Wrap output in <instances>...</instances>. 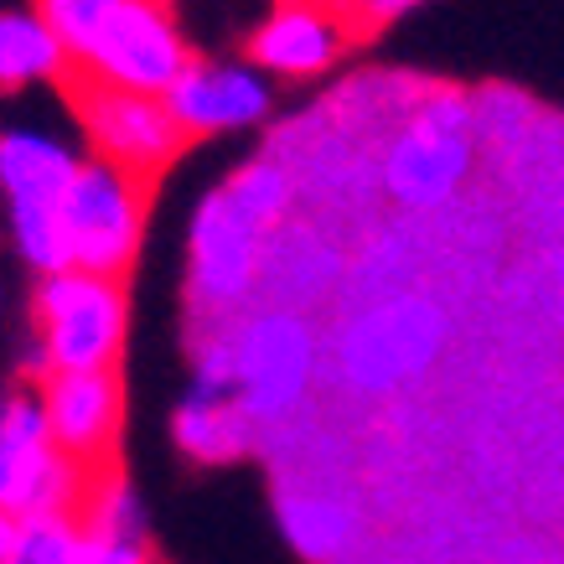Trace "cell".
Here are the masks:
<instances>
[{
	"label": "cell",
	"instance_id": "1",
	"mask_svg": "<svg viewBox=\"0 0 564 564\" xmlns=\"http://www.w3.org/2000/svg\"><path fill=\"white\" fill-rule=\"evenodd\" d=\"M378 187L404 213H435L477 166V135H471V94L456 84H425L410 120L383 140Z\"/></svg>",
	"mask_w": 564,
	"mask_h": 564
},
{
	"label": "cell",
	"instance_id": "2",
	"mask_svg": "<svg viewBox=\"0 0 564 564\" xmlns=\"http://www.w3.org/2000/svg\"><path fill=\"white\" fill-rule=\"evenodd\" d=\"M52 78H57V88L78 109V120H84L99 161L120 166L124 176H135L145 187H155L161 172L187 145V130L172 120V109L155 99V94H130V88L104 84L84 63H73L68 52H63V63H57Z\"/></svg>",
	"mask_w": 564,
	"mask_h": 564
},
{
	"label": "cell",
	"instance_id": "3",
	"mask_svg": "<svg viewBox=\"0 0 564 564\" xmlns=\"http://www.w3.org/2000/svg\"><path fill=\"white\" fill-rule=\"evenodd\" d=\"M445 337H451V316L435 295L425 291H399L383 295L373 306H362L343 326L337 362L343 378L362 393H389L410 383L441 358Z\"/></svg>",
	"mask_w": 564,
	"mask_h": 564
},
{
	"label": "cell",
	"instance_id": "4",
	"mask_svg": "<svg viewBox=\"0 0 564 564\" xmlns=\"http://www.w3.org/2000/svg\"><path fill=\"white\" fill-rule=\"evenodd\" d=\"M145 182L124 176L109 161H88L78 166L57 203V223H63V243H68V270H88L104 280H124V270L135 264L140 249V223L151 207Z\"/></svg>",
	"mask_w": 564,
	"mask_h": 564
},
{
	"label": "cell",
	"instance_id": "5",
	"mask_svg": "<svg viewBox=\"0 0 564 564\" xmlns=\"http://www.w3.org/2000/svg\"><path fill=\"white\" fill-rule=\"evenodd\" d=\"M68 57L84 63L104 84L130 88V94H155V99L192 68L187 42L176 36L172 0H115L109 17Z\"/></svg>",
	"mask_w": 564,
	"mask_h": 564
},
{
	"label": "cell",
	"instance_id": "6",
	"mask_svg": "<svg viewBox=\"0 0 564 564\" xmlns=\"http://www.w3.org/2000/svg\"><path fill=\"white\" fill-rule=\"evenodd\" d=\"M316 368V337L301 311L270 306L234 332V389L249 420H280L301 404Z\"/></svg>",
	"mask_w": 564,
	"mask_h": 564
},
{
	"label": "cell",
	"instance_id": "7",
	"mask_svg": "<svg viewBox=\"0 0 564 564\" xmlns=\"http://www.w3.org/2000/svg\"><path fill=\"white\" fill-rule=\"evenodd\" d=\"M47 322V362L57 373L115 368L124 337V291L120 280L88 270H57L36 295Z\"/></svg>",
	"mask_w": 564,
	"mask_h": 564
},
{
	"label": "cell",
	"instance_id": "8",
	"mask_svg": "<svg viewBox=\"0 0 564 564\" xmlns=\"http://www.w3.org/2000/svg\"><path fill=\"white\" fill-rule=\"evenodd\" d=\"M259 249H264V228L243 218L228 203V192H213L192 223V311L197 316L239 311L254 295Z\"/></svg>",
	"mask_w": 564,
	"mask_h": 564
},
{
	"label": "cell",
	"instance_id": "9",
	"mask_svg": "<svg viewBox=\"0 0 564 564\" xmlns=\"http://www.w3.org/2000/svg\"><path fill=\"white\" fill-rule=\"evenodd\" d=\"M73 492V462L57 456L47 435V414L32 399L6 410L0 425V513H63Z\"/></svg>",
	"mask_w": 564,
	"mask_h": 564
},
{
	"label": "cell",
	"instance_id": "10",
	"mask_svg": "<svg viewBox=\"0 0 564 564\" xmlns=\"http://www.w3.org/2000/svg\"><path fill=\"white\" fill-rule=\"evenodd\" d=\"M337 280H343V249L316 223L285 218L264 234L254 291L274 295V306H316L322 295L337 291Z\"/></svg>",
	"mask_w": 564,
	"mask_h": 564
},
{
	"label": "cell",
	"instance_id": "11",
	"mask_svg": "<svg viewBox=\"0 0 564 564\" xmlns=\"http://www.w3.org/2000/svg\"><path fill=\"white\" fill-rule=\"evenodd\" d=\"M347 42H358V36L332 6H322V0H280V11L249 42V57L270 73L306 78V73L332 68Z\"/></svg>",
	"mask_w": 564,
	"mask_h": 564
},
{
	"label": "cell",
	"instance_id": "12",
	"mask_svg": "<svg viewBox=\"0 0 564 564\" xmlns=\"http://www.w3.org/2000/svg\"><path fill=\"white\" fill-rule=\"evenodd\" d=\"M47 435L57 456L73 466L94 462L109 451L115 425H120V378L115 368H94V373H57L47 389Z\"/></svg>",
	"mask_w": 564,
	"mask_h": 564
},
{
	"label": "cell",
	"instance_id": "13",
	"mask_svg": "<svg viewBox=\"0 0 564 564\" xmlns=\"http://www.w3.org/2000/svg\"><path fill=\"white\" fill-rule=\"evenodd\" d=\"M161 104L187 130V140H197V135H213V130H234V124L259 120L270 109V88L243 68H203V63H192L161 94Z\"/></svg>",
	"mask_w": 564,
	"mask_h": 564
},
{
	"label": "cell",
	"instance_id": "14",
	"mask_svg": "<svg viewBox=\"0 0 564 564\" xmlns=\"http://www.w3.org/2000/svg\"><path fill=\"white\" fill-rule=\"evenodd\" d=\"M78 161L63 145L42 135H0V182L11 192V207H47L57 213Z\"/></svg>",
	"mask_w": 564,
	"mask_h": 564
},
{
	"label": "cell",
	"instance_id": "15",
	"mask_svg": "<svg viewBox=\"0 0 564 564\" xmlns=\"http://www.w3.org/2000/svg\"><path fill=\"white\" fill-rule=\"evenodd\" d=\"M57 63H63V42L42 21L0 11V94L32 84V78H52Z\"/></svg>",
	"mask_w": 564,
	"mask_h": 564
},
{
	"label": "cell",
	"instance_id": "16",
	"mask_svg": "<svg viewBox=\"0 0 564 564\" xmlns=\"http://www.w3.org/2000/svg\"><path fill=\"white\" fill-rule=\"evenodd\" d=\"M176 435L197 462H228L254 445V420L239 410V404H223V399H197L182 410L176 420Z\"/></svg>",
	"mask_w": 564,
	"mask_h": 564
},
{
	"label": "cell",
	"instance_id": "17",
	"mask_svg": "<svg viewBox=\"0 0 564 564\" xmlns=\"http://www.w3.org/2000/svg\"><path fill=\"white\" fill-rule=\"evenodd\" d=\"M539 115H544V109H539L529 94H518V88H481V94H471V135H477V155H487L497 166L518 140L529 135Z\"/></svg>",
	"mask_w": 564,
	"mask_h": 564
},
{
	"label": "cell",
	"instance_id": "18",
	"mask_svg": "<svg viewBox=\"0 0 564 564\" xmlns=\"http://www.w3.org/2000/svg\"><path fill=\"white\" fill-rule=\"evenodd\" d=\"M223 192H228V203L239 207L243 218H254L264 234H270L274 223L291 218V207H295V176H291V166H280L274 155L249 161Z\"/></svg>",
	"mask_w": 564,
	"mask_h": 564
},
{
	"label": "cell",
	"instance_id": "19",
	"mask_svg": "<svg viewBox=\"0 0 564 564\" xmlns=\"http://www.w3.org/2000/svg\"><path fill=\"white\" fill-rule=\"evenodd\" d=\"M280 513H285L291 539L311 560H337V549H347V539L358 529V518L347 513L337 497H285Z\"/></svg>",
	"mask_w": 564,
	"mask_h": 564
},
{
	"label": "cell",
	"instance_id": "20",
	"mask_svg": "<svg viewBox=\"0 0 564 564\" xmlns=\"http://www.w3.org/2000/svg\"><path fill=\"white\" fill-rule=\"evenodd\" d=\"M84 533L68 523V513H32L17 523V539L0 564H73Z\"/></svg>",
	"mask_w": 564,
	"mask_h": 564
},
{
	"label": "cell",
	"instance_id": "21",
	"mask_svg": "<svg viewBox=\"0 0 564 564\" xmlns=\"http://www.w3.org/2000/svg\"><path fill=\"white\" fill-rule=\"evenodd\" d=\"M109 6L115 0H36V21L63 42V52H78L88 42V32L109 17Z\"/></svg>",
	"mask_w": 564,
	"mask_h": 564
},
{
	"label": "cell",
	"instance_id": "22",
	"mask_svg": "<svg viewBox=\"0 0 564 564\" xmlns=\"http://www.w3.org/2000/svg\"><path fill=\"white\" fill-rule=\"evenodd\" d=\"M73 564H140V554H135L130 539H99V533H84V539H78V560Z\"/></svg>",
	"mask_w": 564,
	"mask_h": 564
},
{
	"label": "cell",
	"instance_id": "23",
	"mask_svg": "<svg viewBox=\"0 0 564 564\" xmlns=\"http://www.w3.org/2000/svg\"><path fill=\"white\" fill-rule=\"evenodd\" d=\"M410 6H420V0H358L352 6V21H358V36H373L378 26H389L399 11H410Z\"/></svg>",
	"mask_w": 564,
	"mask_h": 564
},
{
	"label": "cell",
	"instance_id": "24",
	"mask_svg": "<svg viewBox=\"0 0 564 564\" xmlns=\"http://www.w3.org/2000/svg\"><path fill=\"white\" fill-rule=\"evenodd\" d=\"M544 280H549V301L564 311V249H554V254H549Z\"/></svg>",
	"mask_w": 564,
	"mask_h": 564
},
{
	"label": "cell",
	"instance_id": "25",
	"mask_svg": "<svg viewBox=\"0 0 564 564\" xmlns=\"http://www.w3.org/2000/svg\"><path fill=\"white\" fill-rule=\"evenodd\" d=\"M11 539H17V518L0 513V560H6V549H11Z\"/></svg>",
	"mask_w": 564,
	"mask_h": 564
}]
</instances>
